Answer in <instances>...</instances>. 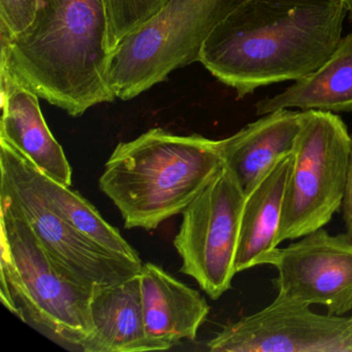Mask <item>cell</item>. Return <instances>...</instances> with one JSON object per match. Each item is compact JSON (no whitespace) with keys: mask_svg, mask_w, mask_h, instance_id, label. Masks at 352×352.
<instances>
[{"mask_svg":"<svg viewBox=\"0 0 352 352\" xmlns=\"http://www.w3.org/2000/svg\"><path fill=\"white\" fill-rule=\"evenodd\" d=\"M0 298L8 310L56 341L81 348L94 331V290L51 261L30 224L0 199Z\"/></svg>","mask_w":352,"mask_h":352,"instance_id":"4","label":"cell"},{"mask_svg":"<svg viewBox=\"0 0 352 352\" xmlns=\"http://www.w3.org/2000/svg\"><path fill=\"white\" fill-rule=\"evenodd\" d=\"M168 1L170 0H104L108 17L110 53L123 38L155 17Z\"/></svg>","mask_w":352,"mask_h":352,"instance_id":"18","label":"cell"},{"mask_svg":"<svg viewBox=\"0 0 352 352\" xmlns=\"http://www.w3.org/2000/svg\"><path fill=\"white\" fill-rule=\"evenodd\" d=\"M283 109L352 112V32L342 36L333 54L317 71L255 104L257 116Z\"/></svg>","mask_w":352,"mask_h":352,"instance_id":"16","label":"cell"},{"mask_svg":"<svg viewBox=\"0 0 352 352\" xmlns=\"http://www.w3.org/2000/svg\"><path fill=\"white\" fill-rule=\"evenodd\" d=\"M0 140L8 142L47 176L71 186L73 170L43 116L40 96L0 63Z\"/></svg>","mask_w":352,"mask_h":352,"instance_id":"11","label":"cell"},{"mask_svg":"<svg viewBox=\"0 0 352 352\" xmlns=\"http://www.w3.org/2000/svg\"><path fill=\"white\" fill-rule=\"evenodd\" d=\"M305 112L292 153L279 245L324 228L343 201L351 135L335 113Z\"/></svg>","mask_w":352,"mask_h":352,"instance_id":"6","label":"cell"},{"mask_svg":"<svg viewBox=\"0 0 352 352\" xmlns=\"http://www.w3.org/2000/svg\"><path fill=\"white\" fill-rule=\"evenodd\" d=\"M245 193L224 164L213 180L182 212V223L174 246L182 259L181 272L218 300L230 287L236 274Z\"/></svg>","mask_w":352,"mask_h":352,"instance_id":"8","label":"cell"},{"mask_svg":"<svg viewBox=\"0 0 352 352\" xmlns=\"http://www.w3.org/2000/svg\"><path fill=\"white\" fill-rule=\"evenodd\" d=\"M0 63L40 98L79 117L111 102L104 0H38L36 20L17 38L0 36Z\"/></svg>","mask_w":352,"mask_h":352,"instance_id":"2","label":"cell"},{"mask_svg":"<svg viewBox=\"0 0 352 352\" xmlns=\"http://www.w3.org/2000/svg\"><path fill=\"white\" fill-rule=\"evenodd\" d=\"M94 331L84 342L85 352H143L156 349L144 321L139 274L98 287L91 298Z\"/></svg>","mask_w":352,"mask_h":352,"instance_id":"14","label":"cell"},{"mask_svg":"<svg viewBox=\"0 0 352 352\" xmlns=\"http://www.w3.org/2000/svg\"><path fill=\"white\" fill-rule=\"evenodd\" d=\"M23 157L28 175L57 214L102 248L127 261L143 265L135 249L123 238L116 228L111 226L100 215L98 209L83 195L72 190L69 188L71 186L47 176L38 170L25 156Z\"/></svg>","mask_w":352,"mask_h":352,"instance_id":"17","label":"cell"},{"mask_svg":"<svg viewBox=\"0 0 352 352\" xmlns=\"http://www.w3.org/2000/svg\"><path fill=\"white\" fill-rule=\"evenodd\" d=\"M341 0H245L206 41L199 63L240 98L317 71L342 38Z\"/></svg>","mask_w":352,"mask_h":352,"instance_id":"1","label":"cell"},{"mask_svg":"<svg viewBox=\"0 0 352 352\" xmlns=\"http://www.w3.org/2000/svg\"><path fill=\"white\" fill-rule=\"evenodd\" d=\"M290 166L292 154L278 160L245 195L236 256V273L256 267L265 255L279 246L278 234Z\"/></svg>","mask_w":352,"mask_h":352,"instance_id":"15","label":"cell"},{"mask_svg":"<svg viewBox=\"0 0 352 352\" xmlns=\"http://www.w3.org/2000/svg\"><path fill=\"white\" fill-rule=\"evenodd\" d=\"M305 116V111H275L221 140L226 166L245 195L278 160L292 153Z\"/></svg>","mask_w":352,"mask_h":352,"instance_id":"13","label":"cell"},{"mask_svg":"<svg viewBox=\"0 0 352 352\" xmlns=\"http://www.w3.org/2000/svg\"><path fill=\"white\" fill-rule=\"evenodd\" d=\"M348 12L352 11V0H341Z\"/></svg>","mask_w":352,"mask_h":352,"instance_id":"21","label":"cell"},{"mask_svg":"<svg viewBox=\"0 0 352 352\" xmlns=\"http://www.w3.org/2000/svg\"><path fill=\"white\" fill-rule=\"evenodd\" d=\"M349 19L352 21V11L349 12Z\"/></svg>","mask_w":352,"mask_h":352,"instance_id":"22","label":"cell"},{"mask_svg":"<svg viewBox=\"0 0 352 352\" xmlns=\"http://www.w3.org/2000/svg\"><path fill=\"white\" fill-rule=\"evenodd\" d=\"M342 216L348 238L352 241V133L351 147H350L349 162H348L347 175H346L345 189L341 205Z\"/></svg>","mask_w":352,"mask_h":352,"instance_id":"20","label":"cell"},{"mask_svg":"<svg viewBox=\"0 0 352 352\" xmlns=\"http://www.w3.org/2000/svg\"><path fill=\"white\" fill-rule=\"evenodd\" d=\"M245 0H170L162 11L111 53L108 83L129 100L199 61L210 34Z\"/></svg>","mask_w":352,"mask_h":352,"instance_id":"5","label":"cell"},{"mask_svg":"<svg viewBox=\"0 0 352 352\" xmlns=\"http://www.w3.org/2000/svg\"><path fill=\"white\" fill-rule=\"evenodd\" d=\"M139 276L146 331L156 349L195 340L210 313L201 292L155 263H143Z\"/></svg>","mask_w":352,"mask_h":352,"instance_id":"12","label":"cell"},{"mask_svg":"<svg viewBox=\"0 0 352 352\" xmlns=\"http://www.w3.org/2000/svg\"><path fill=\"white\" fill-rule=\"evenodd\" d=\"M212 352H352V317L318 314L278 294L261 311L224 325L206 343Z\"/></svg>","mask_w":352,"mask_h":352,"instance_id":"9","label":"cell"},{"mask_svg":"<svg viewBox=\"0 0 352 352\" xmlns=\"http://www.w3.org/2000/svg\"><path fill=\"white\" fill-rule=\"evenodd\" d=\"M38 0H0V36L17 38L36 20Z\"/></svg>","mask_w":352,"mask_h":352,"instance_id":"19","label":"cell"},{"mask_svg":"<svg viewBox=\"0 0 352 352\" xmlns=\"http://www.w3.org/2000/svg\"><path fill=\"white\" fill-rule=\"evenodd\" d=\"M224 164L221 140L152 129L115 147L98 184L125 228L152 230L182 214Z\"/></svg>","mask_w":352,"mask_h":352,"instance_id":"3","label":"cell"},{"mask_svg":"<svg viewBox=\"0 0 352 352\" xmlns=\"http://www.w3.org/2000/svg\"><path fill=\"white\" fill-rule=\"evenodd\" d=\"M277 271L278 294L305 304L324 307L343 316L352 310V241L333 236L324 228L283 248L274 249L259 261Z\"/></svg>","mask_w":352,"mask_h":352,"instance_id":"10","label":"cell"},{"mask_svg":"<svg viewBox=\"0 0 352 352\" xmlns=\"http://www.w3.org/2000/svg\"><path fill=\"white\" fill-rule=\"evenodd\" d=\"M0 199L8 201L26 222L51 261L89 289L119 283L142 265L102 248L54 211L26 170L24 157L0 140Z\"/></svg>","mask_w":352,"mask_h":352,"instance_id":"7","label":"cell"}]
</instances>
